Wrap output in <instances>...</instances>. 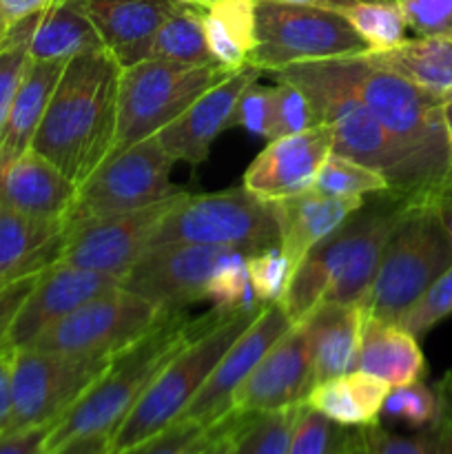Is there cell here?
<instances>
[{
    "instance_id": "obj_1",
    "label": "cell",
    "mask_w": 452,
    "mask_h": 454,
    "mask_svg": "<svg viewBox=\"0 0 452 454\" xmlns=\"http://www.w3.org/2000/svg\"><path fill=\"white\" fill-rule=\"evenodd\" d=\"M122 67L106 49L80 53L65 65L44 109L31 151L82 184L111 155L118 131Z\"/></svg>"
},
{
    "instance_id": "obj_2",
    "label": "cell",
    "mask_w": 452,
    "mask_h": 454,
    "mask_svg": "<svg viewBox=\"0 0 452 454\" xmlns=\"http://www.w3.org/2000/svg\"><path fill=\"white\" fill-rule=\"evenodd\" d=\"M406 198L372 193L331 235L315 244L292 270L282 306L292 324L304 322L322 301L359 304L379 269L390 231L406 211Z\"/></svg>"
},
{
    "instance_id": "obj_3",
    "label": "cell",
    "mask_w": 452,
    "mask_h": 454,
    "mask_svg": "<svg viewBox=\"0 0 452 454\" xmlns=\"http://www.w3.org/2000/svg\"><path fill=\"white\" fill-rule=\"evenodd\" d=\"M230 313L233 310L215 306L204 317L189 319L184 310H164L140 340L113 355L100 380L53 424L47 439V452L75 437L113 434L162 368L182 348Z\"/></svg>"
},
{
    "instance_id": "obj_4",
    "label": "cell",
    "mask_w": 452,
    "mask_h": 454,
    "mask_svg": "<svg viewBox=\"0 0 452 454\" xmlns=\"http://www.w3.org/2000/svg\"><path fill=\"white\" fill-rule=\"evenodd\" d=\"M275 78L295 84L308 98L315 122L332 129V153L363 164L388 180L390 193L421 200V186L393 137L377 122L348 80L344 58L308 60L275 71Z\"/></svg>"
},
{
    "instance_id": "obj_5",
    "label": "cell",
    "mask_w": 452,
    "mask_h": 454,
    "mask_svg": "<svg viewBox=\"0 0 452 454\" xmlns=\"http://www.w3.org/2000/svg\"><path fill=\"white\" fill-rule=\"evenodd\" d=\"M348 80L406 155L421 186V200L439 189L452 167V149L441 118V98L417 87L394 71L372 65L362 56H346Z\"/></svg>"
},
{
    "instance_id": "obj_6",
    "label": "cell",
    "mask_w": 452,
    "mask_h": 454,
    "mask_svg": "<svg viewBox=\"0 0 452 454\" xmlns=\"http://www.w3.org/2000/svg\"><path fill=\"white\" fill-rule=\"evenodd\" d=\"M266 304L238 309L182 348L142 393L111 434V454H122L175 424L235 340L251 326Z\"/></svg>"
},
{
    "instance_id": "obj_7",
    "label": "cell",
    "mask_w": 452,
    "mask_h": 454,
    "mask_svg": "<svg viewBox=\"0 0 452 454\" xmlns=\"http://www.w3.org/2000/svg\"><path fill=\"white\" fill-rule=\"evenodd\" d=\"M452 266V238L428 200H408L386 239L379 269L359 301L368 317L397 322L425 288Z\"/></svg>"
},
{
    "instance_id": "obj_8",
    "label": "cell",
    "mask_w": 452,
    "mask_h": 454,
    "mask_svg": "<svg viewBox=\"0 0 452 454\" xmlns=\"http://www.w3.org/2000/svg\"><path fill=\"white\" fill-rule=\"evenodd\" d=\"M175 244L222 247L244 255L279 247L273 202H264L246 189L208 195L186 193L164 217L146 251Z\"/></svg>"
},
{
    "instance_id": "obj_9",
    "label": "cell",
    "mask_w": 452,
    "mask_h": 454,
    "mask_svg": "<svg viewBox=\"0 0 452 454\" xmlns=\"http://www.w3.org/2000/svg\"><path fill=\"white\" fill-rule=\"evenodd\" d=\"M238 71V69H235ZM222 65L191 67L162 60H142L122 67L118 89V131L111 155L158 136L180 118L204 91L229 78Z\"/></svg>"
},
{
    "instance_id": "obj_10",
    "label": "cell",
    "mask_w": 452,
    "mask_h": 454,
    "mask_svg": "<svg viewBox=\"0 0 452 454\" xmlns=\"http://www.w3.org/2000/svg\"><path fill=\"white\" fill-rule=\"evenodd\" d=\"M368 44L341 13L310 4L255 3V49L248 65L279 71L288 65L362 56Z\"/></svg>"
},
{
    "instance_id": "obj_11",
    "label": "cell",
    "mask_w": 452,
    "mask_h": 454,
    "mask_svg": "<svg viewBox=\"0 0 452 454\" xmlns=\"http://www.w3.org/2000/svg\"><path fill=\"white\" fill-rule=\"evenodd\" d=\"M173 160L151 136L109 155L82 184L65 215L66 231L102 217L136 211L180 193L171 184Z\"/></svg>"
},
{
    "instance_id": "obj_12",
    "label": "cell",
    "mask_w": 452,
    "mask_h": 454,
    "mask_svg": "<svg viewBox=\"0 0 452 454\" xmlns=\"http://www.w3.org/2000/svg\"><path fill=\"white\" fill-rule=\"evenodd\" d=\"M111 359L18 348L13 355L12 408L0 428V437L56 424L100 380Z\"/></svg>"
},
{
    "instance_id": "obj_13",
    "label": "cell",
    "mask_w": 452,
    "mask_h": 454,
    "mask_svg": "<svg viewBox=\"0 0 452 454\" xmlns=\"http://www.w3.org/2000/svg\"><path fill=\"white\" fill-rule=\"evenodd\" d=\"M162 313L144 297L115 288L62 317L25 348L71 357H113L140 340Z\"/></svg>"
},
{
    "instance_id": "obj_14",
    "label": "cell",
    "mask_w": 452,
    "mask_h": 454,
    "mask_svg": "<svg viewBox=\"0 0 452 454\" xmlns=\"http://www.w3.org/2000/svg\"><path fill=\"white\" fill-rule=\"evenodd\" d=\"M184 195V191H180L149 207L75 226L66 233L65 248L58 262L122 279L144 255L155 231Z\"/></svg>"
},
{
    "instance_id": "obj_15",
    "label": "cell",
    "mask_w": 452,
    "mask_h": 454,
    "mask_svg": "<svg viewBox=\"0 0 452 454\" xmlns=\"http://www.w3.org/2000/svg\"><path fill=\"white\" fill-rule=\"evenodd\" d=\"M230 248L175 244L146 251L122 278V288L162 310H184L204 300L213 269Z\"/></svg>"
},
{
    "instance_id": "obj_16",
    "label": "cell",
    "mask_w": 452,
    "mask_h": 454,
    "mask_svg": "<svg viewBox=\"0 0 452 454\" xmlns=\"http://www.w3.org/2000/svg\"><path fill=\"white\" fill-rule=\"evenodd\" d=\"M291 326L292 322L284 310L282 301L266 304L255 322L230 344L224 357L217 362L215 371L208 375L180 419H191L207 428L226 419L233 412L235 390Z\"/></svg>"
},
{
    "instance_id": "obj_17",
    "label": "cell",
    "mask_w": 452,
    "mask_h": 454,
    "mask_svg": "<svg viewBox=\"0 0 452 454\" xmlns=\"http://www.w3.org/2000/svg\"><path fill=\"white\" fill-rule=\"evenodd\" d=\"M122 288V279L100 270L56 262L35 279L7 335V348H25L40 333L96 297Z\"/></svg>"
},
{
    "instance_id": "obj_18",
    "label": "cell",
    "mask_w": 452,
    "mask_h": 454,
    "mask_svg": "<svg viewBox=\"0 0 452 454\" xmlns=\"http://www.w3.org/2000/svg\"><path fill=\"white\" fill-rule=\"evenodd\" d=\"M313 380V359L301 324H292L253 368L233 395V412L260 415L304 403Z\"/></svg>"
},
{
    "instance_id": "obj_19",
    "label": "cell",
    "mask_w": 452,
    "mask_h": 454,
    "mask_svg": "<svg viewBox=\"0 0 452 454\" xmlns=\"http://www.w3.org/2000/svg\"><path fill=\"white\" fill-rule=\"evenodd\" d=\"M332 149V129L323 122L270 140L244 173V189L264 202H279L310 191Z\"/></svg>"
},
{
    "instance_id": "obj_20",
    "label": "cell",
    "mask_w": 452,
    "mask_h": 454,
    "mask_svg": "<svg viewBox=\"0 0 452 454\" xmlns=\"http://www.w3.org/2000/svg\"><path fill=\"white\" fill-rule=\"evenodd\" d=\"M261 69L244 65L233 71L220 84L204 91L184 114L158 131V140L173 162L202 164L208 158L213 142L224 129L230 127V118L238 106L239 96L257 82Z\"/></svg>"
},
{
    "instance_id": "obj_21",
    "label": "cell",
    "mask_w": 452,
    "mask_h": 454,
    "mask_svg": "<svg viewBox=\"0 0 452 454\" xmlns=\"http://www.w3.org/2000/svg\"><path fill=\"white\" fill-rule=\"evenodd\" d=\"M100 34L105 49L120 67L146 60L155 34L180 0H74Z\"/></svg>"
},
{
    "instance_id": "obj_22",
    "label": "cell",
    "mask_w": 452,
    "mask_h": 454,
    "mask_svg": "<svg viewBox=\"0 0 452 454\" xmlns=\"http://www.w3.org/2000/svg\"><path fill=\"white\" fill-rule=\"evenodd\" d=\"M78 186L35 151L0 168V207L29 217L65 220Z\"/></svg>"
},
{
    "instance_id": "obj_23",
    "label": "cell",
    "mask_w": 452,
    "mask_h": 454,
    "mask_svg": "<svg viewBox=\"0 0 452 454\" xmlns=\"http://www.w3.org/2000/svg\"><path fill=\"white\" fill-rule=\"evenodd\" d=\"M65 220L29 217L0 207V284L43 273L66 242Z\"/></svg>"
},
{
    "instance_id": "obj_24",
    "label": "cell",
    "mask_w": 452,
    "mask_h": 454,
    "mask_svg": "<svg viewBox=\"0 0 452 454\" xmlns=\"http://www.w3.org/2000/svg\"><path fill=\"white\" fill-rule=\"evenodd\" d=\"M362 202L363 198H328L317 191H304L273 202L279 226V251L288 257L292 269L300 266L315 244L353 215Z\"/></svg>"
},
{
    "instance_id": "obj_25",
    "label": "cell",
    "mask_w": 452,
    "mask_h": 454,
    "mask_svg": "<svg viewBox=\"0 0 452 454\" xmlns=\"http://www.w3.org/2000/svg\"><path fill=\"white\" fill-rule=\"evenodd\" d=\"M362 319L363 313L357 304L322 301L300 322L308 340L315 384L355 371Z\"/></svg>"
},
{
    "instance_id": "obj_26",
    "label": "cell",
    "mask_w": 452,
    "mask_h": 454,
    "mask_svg": "<svg viewBox=\"0 0 452 454\" xmlns=\"http://www.w3.org/2000/svg\"><path fill=\"white\" fill-rule=\"evenodd\" d=\"M69 62V60H66ZM65 60H34L29 58L18 91L0 127V168L31 149L43 122L53 89L65 71Z\"/></svg>"
},
{
    "instance_id": "obj_27",
    "label": "cell",
    "mask_w": 452,
    "mask_h": 454,
    "mask_svg": "<svg viewBox=\"0 0 452 454\" xmlns=\"http://www.w3.org/2000/svg\"><path fill=\"white\" fill-rule=\"evenodd\" d=\"M355 371L379 377L390 388H397L421 380L425 359L417 337L406 328L363 315Z\"/></svg>"
},
{
    "instance_id": "obj_28",
    "label": "cell",
    "mask_w": 452,
    "mask_h": 454,
    "mask_svg": "<svg viewBox=\"0 0 452 454\" xmlns=\"http://www.w3.org/2000/svg\"><path fill=\"white\" fill-rule=\"evenodd\" d=\"M388 393L390 386L379 377L350 371L346 375L315 384L304 403L335 424L363 428V426L379 424L381 408Z\"/></svg>"
},
{
    "instance_id": "obj_29",
    "label": "cell",
    "mask_w": 452,
    "mask_h": 454,
    "mask_svg": "<svg viewBox=\"0 0 452 454\" xmlns=\"http://www.w3.org/2000/svg\"><path fill=\"white\" fill-rule=\"evenodd\" d=\"M363 58L439 98L452 91V31L424 38L417 35L386 51H366Z\"/></svg>"
},
{
    "instance_id": "obj_30",
    "label": "cell",
    "mask_w": 452,
    "mask_h": 454,
    "mask_svg": "<svg viewBox=\"0 0 452 454\" xmlns=\"http://www.w3.org/2000/svg\"><path fill=\"white\" fill-rule=\"evenodd\" d=\"M34 60H71L80 53L105 49L100 34L74 0L38 13L27 40Z\"/></svg>"
},
{
    "instance_id": "obj_31",
    "label": "cell",
    "mask_w": 452,
    "mask_h": 454,
    "mask_svg": "<svg viewBox=\"0 0 452 454\" xmlns=\"http://www.w3.org/2000/svg\"><path fill=\"white\" fill-rule=\"evenodd\" d=\"M257 0H213L202 9L204 35L217 65L242 69L255 49Z\"/></svg>"
},
{
    "instance_id": "obj_32",
    "label": "cell",
    "mask_w": 452,
    "mask_h": 454,
    "mask_svg": "<svg viewBox=\"0 0 452 454\" xmlns=\"http://www.w3.org/2000/svg\"><path fill=\"white\" fill-rule=\"evenodd\" d=\"M146 60L191 67L217 65L204 35L202 9L193 4H182L173 16H168L155 34Z\"/></svg>"
},
{
    "instance_id": "obj_33",
    "label": "cell",
    "mask_w": 452,
    "mask_h": 454,
    "mask_svg": "<svg viewBox=\"0 0 452 454\" xmlns=\"http://www.w3.org/2000/svg\"><path fill=\"white\" fill-rule=\"evenodd\" d=\"M337 13L353 25L368 44V51H386L406 40V20L394 0H353Z\"/></svg>"
},
{
    "instance_id": "obj_34",
    "label": "cell",
    "mask_w": 452,
    "mask_h": 454,
    "mask_svg": "<svg viewBox=\"0 0 452 454\" xmlns=\"http://www.w3.org/2000/svg\"><path fill=\"white\" fill-rule=\"evenodd\" d=\"M362 437L368 454H452V424L441 419L417 434H397L381 424L363 426Z\"/></svg>"
},
{
    "instance_id": "obj_35",
    "label": "cell",
    "mask_w": 452,
    "mask_h": 454,
    "mask_svg": "<svg viewBox=\"0 0 452 454\" xmlns=\"http://www.w3.org/2000/svg\"><path fill=\"white\" fill-rule=\"evenodd\" d=\"M359 428L335 424L308 403H300L288 454H339L357 439Z\"/></svg>"
},
{
    "instance_id": "obj_36",
    "label": "cell",
    "mask_w": 452,
    "mask_h": 454,
    "mask_svg": "<svg viewBox=\"0 0 452 454\" xmlns=\"http://www.w3.org/2000/svg\"><path fill=\"white\" fill-rule=\"evenodd\" d=\"M310 191H317L328 198H363L386 191L390 193V184L381 173L332 153L319 168Z\"/></svg>"
},
{
    "instance_id": "obj_37",
    "label": "cell",
    "mask_w": 452,
    "mask_h": 454,
    "mask_svg": "<svg viewBox=\"0 0 452 454\" xmlns=\"http://www.w3.org/2000/svg\"><path fill=\"white\" fill-rule=\"evenodd\" d=\"M300 403L260 415H246L239 426L235 454H288Z\"/></svg>"
},
{
    "instance_id": "obj_38",
    "label": "cell",
    "mask_w": 452,
    "mask_h": 454,
    "mask_svg": "<svg viewBox=\"0 0 452 454\" xmlns=\"http://www.w3.org/2000/svg\"><path fill=\"white\" fill-rule=\"evenodd\" d=\"M204 300H211L217 309L238 310L255 304L251 279L246 270V255L239 251H229L213 269L211 279L204 291Z\"/></svg>"
},
{
    "instance_id": "obj_39",
    "label": "cell",
    "mask_w": 452,
    "mask_h": 454,
    "mask_svg": "<svg viewBox=\"0 0 452 454\" xmlns=\"http://www.w3.org/2000/svg\"><path fill=\"white\" fill-rule=\"evenodd\" d=\"M437 390L421 384V381H412V384L390 388L384 408H381V417H386L390 421H399V424H406L415 430L428 428L434 421V417H437Z\"/></svg>"
},
{
    "instance_id": "obj_40",
    "label": "cell",
    "mask_w": 452,
    "mask_h": 454,
    "mask_svg": "<svg viewBox=\"0 0 452 454\" xmlns=\"http://www.w3.org/2000/svg\"><path fill=\"white\" fill-rule=\"evenodd\" d=\"M452 315V266L443 270L433 284L424 291V295L408 306L394 324L406 328L417 340L433 331L439 322Z\"/></svg>"
},
{
    "instance_id": "obj_41",
    "label": "cell",
    "mask_w": 452,
    "mask_h": 454,
    "mask_svg": "<svg viewBox=\"0 0 452 454\" xmlns=\"http://www.w3.org/2000/svg\"><path fill=\"white\" fill-rule=\"evenodd\" d=\"M246 270L255 301L273 304V301H282V297L286 295L295 269L288 257L279 251V247H273L255 255H246Z\"/></svg>"
},
{
    "instance_id": "obj_42",
    "label": "cell",
    "mask_w": 452,
    "mask_h": 454,
    "mask_svg": "<svg viewBox=\"0 0 452 454\" xmlns=\"http://www.w3.org/2000/svg\"><path fill=\"white\" fill-rule=\"evenodd\" d=\"M35 16L27 18L20 25L13 27L9 31L4 47L0 49V127H3L7 111L12 106L13 96L18 91L22 74L29 62V49H27V40H29V31L34 27Z\"/></svg>"
},
{
    "instance_id": "obj_43",
    "label": "cell",
    "mask_w": 452,
    "mask_h": 454,
    "mask_svg": "<svg viewBox=\"0 0 452 454\" xmlns=\"http://www.w3.org/2000/svg\"><path fill=\"white\" fill-rule=\"evenodd\" d=\"M313 124L317 122H315L313 109H310V102L304 96V91L297 89L295 84L277 80V84L273 87V131H270V140L306 131Z\"/></svg>"
},
{
    "instance_id": "obj_44",
    "label": "cell",
    "mask_w": 452,
    "mask_h": 454,
    "mask_svg": "<svg viewBox=\"0 0 452 454\" xmlns=\"http://www.w3.org/2000/svg\"><path fill=\"white\" fill-rule=\"evenodd\" d=\"M215 426L207 428L191 419H177L167 430L122 454H198L208 443Z\"/></svg>"
},
{
    "instance_id": "obj_45",
    "label": "cell",
    "mask_w": 452,
    "mask_h": 454,
    "mask_svg": "<svg viewBox=\"0 0 452 454\" xmlns=\"http://www.w3.org/2000/svg\"><path fill=\"white\" fill-rule=\"evenodd\" d=\"M230 127H244L251 136H260L270 140L273 131V87L251 84L239 96L238 106L230 118Z\"/></svg>"
},
{
    "instance_id": "obj_46",
    "label": "cell",
    "mask_w": 452,
    "mask_h": 454,
    "mask_svg": "<svg viewBox=\"0 0 452 454\" xmlns=\"http://www.w3.org/2000/svg\"><path fill=\"white\" fill-rule=\"evenodd\" d=\"M399 4L408 29L419 38L452 31V0H394Z\"/></svg>"
},
{
    "instance_id": "obj_47",
    "label": "cell",
    "mask_w": 452,
    "mask_h": 454,
    "mask_svg": "<svg viewBox=\"0 0 452 454\" xmlns=\"http://www.w3.org/2000/svg\"><path fill=\"white\" fill-rule=\"evenodd\" d=\"M38 275H29V278L0 284V348H7V335L12 331L13 319H16L20 306L25 304L27 295L34 288Z\"/></svg>"
},
{
    "instance_id": "obj_48",
    "label": "cell",
    "mask_w": 452,
    "mask_h": 454,
    "mask_svg": "<svg viewBox=\"0 0 452 454\" xmlns=\"http://www.w3.org/2000/svg\"><path fill=\"white\" fill-rule=\"evenodd\" d=\"M60 3L65 0H0V49L4 47V40L13 27Z\"/></svg>"
},
{
    "instance_id": "obj_49",
    "label": "cell",
    "mask_w": 452,
    "mask_h": 454,
    "mask_svg": "<svg viewBox=\"0 0 452 454\" xmlns=\"http://www.w3.org/2000/svg\"><path fill=\"white\" fill-rule=\"evenodd\" d=\"M53 424L18 430L0 437V454H47V439Z\"/></svg>"
},
{
    "instance_id": "obj_50",
    "label": "cell",
    "mask_w": 452,
    "mask_h": 454,
    "mask_svg": "<svg viewBox=\"0 0 452 454\" xmlns=\"http://www.w3.org/2000/svg\"><path fill=\"white\" fill-rule=\"evenodd\" d=\"M244 417L246 415L230 412L226 419H222L220 424L215 426V430H213L207 446H204L198 454H235V442H238V433Z\"/></svg>"
},
{
    "instance_id": "obj_51",
    "label": "cell",
    "mask_w": 452,
    "mask_h": 454,
    "mask_svg": "<svg viewBox=\"0 0 452 454\" xmlns=\"http://www.w3.org/2000/svg\"><path fill=\"white\" fill-rule=\"evenodd\" d=\"M47 454H111V434H87V437H75Z\"/></svg>"
},
{
    "instance_id": "obj_52",
    "label": "cell",
    "mask_w": 452,
    "mask_h": 454,
    "mask_svg": "<svg viewBox=\"0 0 452 454\" xmlns=\"http://www.w3.org/2000/svg\"><path fill=\"white\" fill-rule=\"evenodd\" d=\"M13 348H0V428L12 408V375H13Z\"/></svg>"
},
{
    "instance_id": "obj_53",
    "label": "cell",
    "mask_w": 452,
    "mask_h": 454,
    "mask_svg": "<svg viewBox=\"0 0 452 454\" xmlns=\"http://www.w3.org/2000/svg\"><path fill=\"white\" fill-rule=\"evenodd\" d=\"M428 202L433 204L439 220H441V224L446 226L448 235L452 238V167L446 180H443L441 184H439V189L430 195Z\"/></svg>"
},
{
    "instance_id": "obj_54",
    "label": "cell",
    "mask_w": 452,
    "mask_h": 454,
    "mask_svg": "<svg viewBox=\"0 0 452 454\" xmlns=\"http://www.w3.org/2000/svg\"><path fill=\"white\" fill-rule=\"evenodd\" d=\"M273 3H286V4H310V7H323L332 9V12H339L346 4H350L353 0H273Z\"/></svg>"
},
{
    "instance_id": "obj_55",
    "label": "cell",
    "mask_w": 452,
    "mask_h": 454,
    "mask_svg": "<svg viewBox=\"0 0 452 454\" xmlns=\"http://www.w3.org/2000/svg\"><path fill=\"white\" fill-rule=\"evenodd\" d=\"M441 118H443V129H446L448 142H450V149H452V91L441 98Z\"/></svg>"
},
{
    "instance_id": "obj_56",
    "label": "cell",
    "mask_w": 452,
    "mask_h": 454,
    "mask_svg": "<svg viewBox=\"0 0 452 454\" xmlns=\"http://www.w3.org/2000/svg\"><path fill=\"white\" fill-rule=\"evenodd\" d=\"M339 454H368L366 452V446H363V437H362V428H359V434L357 439H355L353 443H348V446L344 448Z\"/></svg>"
},
{
    "instance_id": "obj_57",
    "label": "cell",
    "mask_w": 452,
    "mask_h": 454,
    "mask_svg": "<svg viewBox=\"0 0 452 454\" xmlns=\"http://www.w3.org/2000/svg\"><path fill=\"white\" fill-rule=\"evenodd\" d=\"M180 3H184V4H193V7L204 9V7H208V4H211L213 0H180Z\"/></svg>"
},
{
    "instance_id": "obj_58",
    "label": "cell",
    "mask_w": 452,
    "mask_h": 454,
    "mask_svg": "<svg viewBox=\"0 0 452 454\" xmlns=\"http://www.w3.org/2000/svg\"><path fill=\"white\" fill-rule=\"evenodd\" d=\"M362 3H368V0H362Z\"/></svg>"
}]
</instances>
